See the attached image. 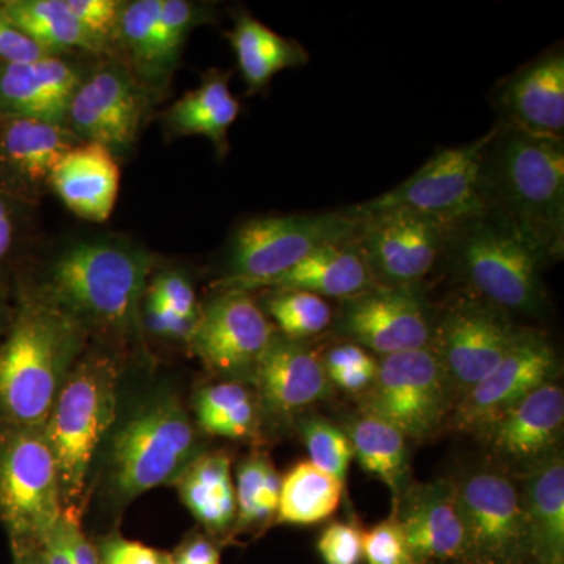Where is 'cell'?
<instances>
[{
	"label": "cell",
	"mask_w": 564,
	"mask_h": 564,
	"mask_svg": "<svg viewBox=\"0 0 564 564\" xmlns=\"http://www.w3.org/2000/svg\"><path fill=\"white\" fill-rule=\"evenodd\" d=\"M155 263L126 234H73L36 245L17 280L70 315L90 340L118 351L143 333L141 306Z\"/></svg>",
	"instance_id": "cell-1"
},
{
	"label": "cell",
	"mask_w": 564,
	"mask_h": 564,
	"mask_svg": "<svg viewBox=\"0 0 564 564\" xmlns=\"http://www.w3.org/2000/svg\"><path fill=\"white\" fill-rule=\"evenodd\" d=\"M0 339V423L44 425L90 337L28 282H13Z\"/></svg>",
	"instance_id": "cell-2"
},
{
	"label": "cell",
	"mask_w": 564,
	"mask_h": 564,
	"mask_svg": "<svg viewBox=\"0 0 564 564\" xmlns=\"http://www.w3.org/2000/svg\"><path fill=\"white\" fill-rule=\"evenodd\" d=\"M486 214L507 223L549 259L564 252V143L513 126L494 128L485 151Z\"/></svg>",
	"instance_id": "cell-3"
},
{
	"label": "cell",
	"mask_w": 564,
	"mask_h": 564,
	"mask_svg": "<svg viewBox=\"0 0 564 564\" xmlns=\"http://www.w3.org/2000/svg\"><path fill=\"white\" fill-rule=\"evenodd\" d=\"M120 361L111 348L82 352L44 423L61 474L63 513L79 518L93 462L117 423Z\"/></svg>",
	"instance_id": "cell-4"
},
{
	"label": "cell",
	"mask_w": 564,
	"mask_h": 564,
	"mask_svg": "<svg viewBox=\"0 0 564 564\" xmlns=\"http://www.w3.org/2000/svg\"><path fill=\"white\" fill-rule=\"evenodd\" d=\"M107 485L118 502L174 484L202 452L180 395L151 393L113 426L107 445Z\"/></svg>",
	"instance_id": "cell-5"
},
{
	"label": "cell",
	"mask_w": 564,
	"mask_h": 564,
	"mask_svg": "<svg viewBox=\"0 0 564 564\" xmlns=\"http://www.w3.org/2000/svg\"><path fill=\"white\" fill-rule=\"evenodd\" d=\"M361 217L350 209L325 214L263 215L240 223L225 245L220 291L256 292L328 245L358 237Z\"/></svg>",
	"instance_id": "cell-6"
},
{
	"label": "cell",
	"mask_w": 564,
	"mask_h": 564,
	"mask_svg": "<svg viewBox=\"0 0 564 564\" xmlns=\"http://www.w3.org/2000/svg\"><path fill=\"white\" fill-rule=\"evenodd\" d=\"M447 248L478 299L505 313L534 315L544 310L541 267L547 261L507 223L481 215L455 228Z\"/></svg>",
	"instance_id": "cell-7"
},
{
	"label": "cell",
	"mask_w": 564,
	"mask_h": 564,
	"mask_svg": "<svg viewBox=\"0 0 564 564\" xmlns=\"http://www.w3.org/2000/svg\"><path fill=\"white\" fill-rule=\"evenodd\" d=\"M62 514L61 474L44 425L0 423V525L11 552L40 547Z\"/></svg>",
	"instance_id": "cell-8"
},
{
	"label": "cell",
	"mask_w": 564,
	"mask_h": 564,
	"mask_svg": "<svg viewBox=\"0 0 564 564\" xmlns=\"http://www.w3.org/2000/svg\"><path fill=\"white\" fill-rule=\"evenodd\" d=\"M492 133L494 129L473 143L436 152L392 191L348 209L358 215L406 209L452 229L481 217L486 214L481 169Z\"/></svg>",
	"instance_id": "cell-9"
},
{
	"label": "cell",
	"mask_w": 564,
	"mask_h": 564,
	"mask_svg": "<svg viewBox=\"0 0 564 564\" xmlns=\"http://www.w3.org/2000/svg\"><path fill=\"white\" fill-rule=\"evenodd\" d=\"M454 399L436 352L419 348L378 361L377 380L364 393L362 413L383 419L421 443L443 426Z\"/></svg>",
	"instance_id": "cell-10"
},
{
	"label": "cell",
	"mask_w": 564,
	"mask_h": 564,
	"mask_svg": "<svg viewBox=\"0 0 564 564\" xmlns=\"http://www.w3.org/2000/svg\"><path fill=\"white\" fill-rule=\"evenodd\" d=\"M151 109L128 63L106 55L93 62L74 91L65 126L80 141L102 144L121 161L131 155Z\"/></svg>",
	"instance_id": "cell-11"
},
{
	"label": "cell",
	"mask_w": 564,
	"mask_h": 564,
	"mask_svg": "<svg viewBox=\"0 0 564 564\" xmlns=\"http://www.w3.org/2000/svg\"><path fill=\"white\" fill-rule=\"evenodd\" d=\"M522 329L508 313L474 296L456 300L434 321L436 352L455 399L480 383L518 343Z\"/></svg>",
	"instance_id": "cell-12"
},
{
	"label": "cell",
	"mask_w": 564,
	"mask_h": 564,
	"mask_svg": "<svg viewBox=\"0 0 564 564\" xmlns=\"http://www.w3.org/2000/svg\"><path fill=\"white\" fill-rule=\"evenodd\" d=\"M458 486L469 564H532L521 489L505 474L478 470Z\"/></svg>",
	"instance_id": "cell-13"
},
{
	"label": "cell",
	"mask_w": 564,
	"mask_h": 564,
	"mask_svg": "<svg viewBox=\"0 0 564 564\" xmlns=\"http://www.w3.org/2000/svg\"><path fill=\"white\" fill-rule=\"evenodd\" d=\"M358 215V214H356ZM356 243L375 284L417 285L447 250L454 229L406 209L359 215Z\"/></svg>",
	"instance_id": "cell-14"
},
{
	"label": "cell",
	"mask_w": 564,
	"mask_h": 564,
	"mask_svg": "<svg viewBox=\"0 0 564 564\" xmlns=\"http://www.w3.org/2000/svg\"><path fill=\"white\" fill-rule=\"evenodd\" d=\"M274 333L250 292L220 291L202 306L188 347L212 372L251 383Z\"/></svg>",
	"instance_id": "cell-15"
},
{
	"label": "cell",
	"mask_w": 564,
	"mask_h": 564,
	"mask_svg": "<svg viewBox=\"0 0 564 564\" xmlns=\"http://www.w3.org/2000/svg\"><path fill=\"white\" fill-rule=\"evenodd\" d=\"M434 321L417 285H380L344 300L336 333L383 356L430 347Z\"/></svg>",
	"instance_id": "cell-16"
},
{
	"label": "cell",
	"mask_w": 564,
	"mask_h": 564,
	"mask_svg": "<svg viewBox=\"0 0 564 564\" xmlns=\"http://www.w3.org/2000/svg\"><path fill=\"white\" fill-rule=\"evenodd\" d=\"M558 356L543 333L522 329L518 343L480 383L458 399L455 425L484 434L525 395L554 381Z\"/></svg>",
	"instance_id": "cell-17"
},
{
	"label": "cell",
	"mask_w": 564,
	"mask_h": 564,
	"mask_svg": "<svg viewBox=\"0 0 564 564\" xmlns=\"http://www.w3.org/2000/svg\"><path fill=\"white\" fill-rule=\"evenodd\" d=\"M393 513L414 564H469V544L454 481L408 486L395 500Z\"/></svg>",
	"instance_id": "cell-18"
},
{
	"label": "cell",
	"mask_w": 564,
	"mask_h": 564,
	"mask_svg": "<svg viewBox=\"0 0 564 564\" xmlns=\"http://www.w3.org/2000/svg\"><path fill=\"white\" fill-rule=\"evenodd\" d=\"M96 58L62 54L0 62V117L36 118L65 126L74 91Z\"/></svg>",
	"instance_id": "cell-19"
},
{
	"label": "cell",
	"mask_w": 564,
	"mask_h": 564,
	"mask_svg": "<svg viewBox=\"0 0 564 564\" xmlns=\"http://www.w3.org/2000/svg\"><path fill=\"white\" fill-rule=\"evenodd\" d=\"M80 140L66 126L36 118L0 117V191L40 206L52 172Z\"/></svg>",
	"instance_id": "cell-20"
},
{
	"label": "cell",
	"mask_w": 564,
	"mask_h": 564,
	"mask_svg": "<svg viewBox=\"0 0 564 564\" xmlns=\"http://www.w3.org/2000/svg\"><path fill=\"white\" fill-rule=\"evenodd\" d=\"M261 413L284 421L328 397L332 383L322 356L304 340L274 333L252 373Z\"/></svg>",
	"instance_id": "cell-21"
},
{
	"label": "cell",
	"mask_w": 564,
	"mask_h": 564,
	"mask_svg": "<svg viewBox=\"0 0 564 564\" xmlns=\"http://www.w3.org/2000/svg\"><path fill=\"white\" fill-rule=\"evenodd\" d=\"M564 392L551 381L534 389L484 433L494 454L532 464L551 454L562 437Z\"/></svg>",
	"instance_id": "cell-22"
},
{
	"label": "cell",
	"mask_w": 564,
	"mask_h": 564,
	"mask_svg": "<svg viewBox=\"0 0 564 564\" xmlns=\"http://www.w3.org/2000/svg\"><path fill=\"white\" fill-rule=\"evenodd\" d=\"M503 124L563 140L564 57L549 52L510 77L499 96Z\"/></svg>",
	"instance_id": "cell-23"
},
{
	"label": "cell",
	"mask_w": 564,
	"mask_h": 564,
	"mask_svg": "<svg viewBox=\"0 0 564 564\" xmlns=\"http://www.w3.org/2000/svg\"><path fill=\"white\" fill-rule=\"evenodd\" d=\"M120 180V161L113 152L80 141L55 166L50 192L82 220L104 223L117 206Z\"/></svg>",
	"instance_id": "cell-24"
},
{
	"label": "cell",
	"mask_w": 564,
	"mask_h": 564,
	"mask_svg": "<svg viewBox=\"0 0 564 564\" xmlns=\"http://www.w3.org/2000/svg\"><path fill=\"white\" fill-rule=\"evenodd\" d=\"M532 564H564V463L551 454L530 466L522 485Z\"/></svg>",
	"instance_id": "cell-25"
},
{
	"label": "cell",
	"mask_w": 564,
	"mask_h": 564,
	"mask_svg": "<svg viewBox=\"0 0 564 564\" xmlns=\"http://www.w3.org/2000/svg\"><path fill=\"white\" fill-rule=\"evenodd\" d=\"M231 455L226 452L199 454L174 484L182 502L212 540L229 543L237 521L236 484Z\"/></svg>",
	"instance_id": "cell-26"
},
{
	"label": "cell",
	"mask_w": 564,
	"mask_h": 564,
	"mask_svg": "<svg viewBox=\"0 0 564 564\" xmlns=\"http://www.w3.org/2000/svg\"><path fill=\"white\" fill-rule=\"evenodd\" d=\"M231 76L232 70H207L195 90L185 93L163 111L165 132L172 137H204L212 141L218 158H225L229 129L240 113V102L229 87Z\"/></svg>",
	"instance_id": "cell-27"
},
{
	"label": "cell",
	"mask_w": 564,
	"mask_h": 564,
	"mask_svg": "<svg viewBox=\"0 0 564 564\" xmlns=\"http://www.w3.org/2000/svg\"><path fill=\"white\" fill-rule=\"evenodd\" d=\"M375 281L356 239L323 247L265 285L267 291H303L348 300L373 288Z\"/></svg>",
	"instance_id": "cell-28"
},
{
	"label": "cell",
	"mask_w": 564,
	"mask_h": 564,
	"mask_svg": "<svg viewBox=\"0 0 564 564\" xmlns=\"http://www.w3.org/2000/svg\"><path fill=\"white\" fill-rule=\"evenodd\" d=\"M161 9L162 0L126 2L115 39V54L128 63L152 107L163 101L172 85L162 69Z\"/></svg>",
	"instance_id": "cell-29"
},
{
	"label": "cell",
	"mask_w": 564,
	"mask_h": 564,
	"mask_svg": "<svg viewBox=\"0 0 564 564\" xmlns=\"http://www.w3.org/2000/svg\"><path fill=\"white\" fill-rule=\"evenodd\" d=\"M228 39L248 95L265 90L281 70L300 68L310 62V54L299 41L285 39L245 11L236 18Z\"/></svg>",
	"instance_id": "cell-30"
},
{
	"label": "cell",
	"mask_w": 564,
	"mask_h": 564,
	"mask_svg": "<svg viewBox=\"0 0 564 564\" xmlns=\"http://www.w3.org/2000/svg\"><path fill=\"white\" fill-rule=\"evenodd\" d=\"M10 20L51 54L113 55L82 28L66 0H2Z\"/></svg>",
	"instance_id": "cell-31"
},
{
	"label": "cell",
	"mask_w": 564,
	"mask_h": 564,
	"mask_svg": "<svg viewBox=\"0 0 564 564\" xmlns=\"http://www.w3.org/2000/svg\"><path fill=\"white\" fill-rule=\"evenodd\" d=\"M347 436L364 473L383 481L399 499L410 474L408 437L391 423L366 413L351 422Z\"/></svg>",
	"instance_id": "cell-32"
},
{
	"label": "cell",
	"mask_w": 564,
	"mask_h": 564,
	"mask_svg": "<svg viewBox=\"0 0 564 564\" xmlns=\"http://www.w3.org/2000/svg\"><path fill=\"white\" fill-rule=\"evenodd\" d=\"M344 484L322 473L310 462L293 466L281 478L276 522L288 525H315L336 513L343 502Z\"/></svg>",
	"instance_id": "cell-33"
},
{
	"label": "cell",
	"mask_w": 564,
	"mask_h": 564,
	"mask_svg": "<svg viewBox=\"0 0 564 564\" xmlns=\"http://www.w3.org/2000/svg\"><path fill=\"white\" fill-rule=\"evenodd\" d=\"M196 422L204 433L232 441L258 436L261 408L245 381L226 380L196 393Z\"/></svg>",
	"instance_id": "cell-34"
},
{
	"label": "cell",
	"mask_w": 564,
	"mask_h": 564,
	"mask_svg": "<svg viewBox=\"0 0 564 564\" xmlns=\"http://www.w3.org/2000/svg\"><path fill=\"white\" fill-rule=\"evenodd\" d=\"M281 477L265 455L252 454L237 469L234 536L254 533L276 521Z\"/></svg>",
	"instance_id": "cell-35"
},
{
	"label": "cell",
	"mask_w": 564,
	"mask_h": 564,
	"mask_svg": "<svg viewBox=\"0 0 564 564\" xmlns=\"http://www.w3.org/2000/svg\"><path fill=\"white\" fill-rule=\"evenodd\" d=\"M35 204L0 191V288L13 291V282L41 242Z\"/></svg>",
	"instance_id": "cell-36"
},
{
	"label": "cell",
	"mask_w": 564,
	"mask_h": 564,
	"mask_svg": "<svg viewBox=\"0 0 564 564\" xmlns=\"http://www.w3.org/2000/svg\"><path fill=\"white\" fill-rule=\"evenodd\" d=\"M276 332L292 340H306L329 328L332 306L322 296L303 291H270L261 306Z\"/></svg>",
	"instance_id": "cell-37"
},
{
	"label": "cell",
	"mask_w": 564,
	"mask_h": 564,
	"mask_svg": "<svg viewBox=\"0 0 564 564\" xmlns=\"http://www.w3.org/2000/svg\"><path fill=\"white\" fill-rule=\"evenodd\" d=\"M215 7L192 0H162L161 62L166 79L173 80L188 36L198 25L209 24Z\"/></svg>",
	"instance_id": "cell-38"
},
{
	"label": "cell",
	"mask_w": 564,
	"mask_h": 564,
	"mask_svg": "<svg viewBox=\"0 0 564 564\" xmlns=\"http://www.w3.org/2000/svg\"><path fill=\"white\" fill-rule=\"evenodd\" d=\"M300 433L310 455V463L345 485L355 459V451L347 433L322 417L304 419Z\"/></svg>",
	"instance_id": "cell-39"
},
{
	"label": "cell",
	"mask_w": 564,
	"mask_h": 564,
	"mask_svg": "<svg viewBox=\"0 0 564 564\" xmlns=\"http://www.w3.org/2000/svg\"><path fill=\"white\" fill-rule=\"evenodd\" d=\"M322 364L329 383L344 392L364 395L377 380V359L356 344L334 345L322 356Z\"/></svg>",
	"instance_id": "cell-40"
},
{
	"label": "cell",
	"mask_w": 564,
	"mask_h": 564,
	"mask_svg": "<svg viewBox=\"0 0 564 564\" xmlns=\"http://www.w3.org/2000/svg\"><path fill=\"white\" fill-rule=\"evenodd\" d=\"M154 302L188 321H198L202 304L188 274L180 269H158L152 272L147 293Z\"/></svg>",
	"instance_id": "cell-41"
},
{
	"label": "cell",
	"mask_w": 564,
	"mask_h": 564,
	"mask_svg": "<svg viewBox=\"0 0 564 564\" xmlns=\"http://www.w3.org/2000/svg\"><path fill=\"white\" fill-rule=\"evenodd\" d=\"M364 560L367 564H414L395 513L364 532Z\"/></svg>",
	"instance_id": "cell-42"
},
{
	"label": "cell",
	"mask_w": 564,
	"mask_h": 564,
	"mask_svg": "<svg viewBox=\"0 0 564 564\" xmlns=\"http://www.w3.org/2000/svg\"><path fill=\"white\" fill-rule=\"evenodd\" d=\"M124 0H66L70 13L93 39L115 54V39L120 25Z\"/></svg>",
	"instance_id": "cell-43"
},
{
	"label": "cell",
	"mask_w": 564,
	"mask_h": 564,
	"mask_svg": "<svg viewBox=\"0 0 564 564\" xmlns=\"http://www.w3.org/2000/svg\"><path fill=\"white\" fill-rule=\"evenodd\" d=\"M317 552L325 564H361L364 532L356 522H332L317 541Z\"/></svg>",
	"instance_id": "cell-44"
},
{
	"label": "cell",
	"mask_w": 564,
	"mask_h": 564,
	"mask_svg": "<svg viewBox=\"0 0 564 564\" xmlns=\"http://www.w3.org/2000/svg\"><path fill=\"white\" fill-rule=\"evenodd\" d=\"M99 564H170V552L159 551L120 533H110L95 543Z\"/></svg>",
	"instance_id": "cell-45"
},
{
	"label": "cell",
	"mask_w": 564,
	"mask_h": 564,
	"mask_svg": "<svg viewBox=\"0 0 564 564\" xmlns=\"http://www.w3.org/2000/svg\"><path fill=\"white\" fill-rule=\"evenodd\" d=\"M198 321H188L173 311L166 310L161 303L144 295L141 306V332H148L161 339L172 343L191 344L193 332Z\"/></svg>",
	"instance_id": "cell-46"
},
{
	"label": "cell",
	"mask_w": 564,
	"mask_h": 564,
	"mask_svg": "<svg viewBox=\"0 0 564 564\" xmlns=\"http://www.w3.org/2000/svg\"><path fill=\"white\" fill-rule=\"evenodd\" d=\"M50 51L43 50L35 41L10 20L2 0H0V62H29L47 57Z\"/></svg>",
	"instance_id": "cell-47"
},
{
	"label": "cell",
	"mask_w": 564,
	"mask_h": 564,
	"mask_svg": "<svg viewBox=\"0 0 564 564\" xmlns=\"http://www.w3.org/2000/svg\"><path fill=\"white\" fill-rule=\"evenodd\" d=\"M170 564H221L220 544L204 533L188 534L170 552Z\"/></svg>",
	"instance_id": "cell-48"
},
{
	"label": "cell",
	"mask_w": 564,
	"mask_h": 564,
	"mask_svg": "<svg viewBox=\"0 0 564 564\" xmlns=\"http://www.w3.org/2000/svg\"><path fill=\"white\" fill-rule=\"evenodd\" d=\"M66 545L73 564H99L98 551L93 541L82 530L80 519L63 513Z\"/></svg>",
	"instance_id": "cell-49"
},
{
	"label": "cell",
	"mask_w": 564,
	"mask_h": 564,
	"mask_svg": "<svg viewBox=\"0 0 564 564\" xmlns=\"http://www.w3.org/2000/svg\"><path fill=\"white\" fill-rule=\"evenodd\" d=\"M11 310H13V295H11V289L0 288V339H2L7 326H9Z\"/></svg>",
	"instance_id": "cell-50"
},
{
	"label": "cell",
	"mask_w": 564,
	"mask_h": 564,
	"mask_svg": "<svg viewBox=\"0 0 564 564\" xmlns=\"http://www.w3.org/2000/svg\"><path fill=\"white\" fill-rule=\"evenodd\" d=\"M13 564H47L41 547L25 549V551L11 552Z\"/></svg>",
	"instance_id": "cell-51"
}]
</instances>
